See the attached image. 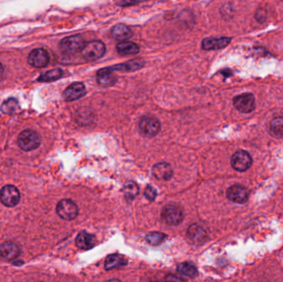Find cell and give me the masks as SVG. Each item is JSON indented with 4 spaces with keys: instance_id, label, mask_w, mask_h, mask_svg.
<instances>
[{
    "instance_id": "6da1fadb",
    "label": "cell",
    "mask_w": 283,
    "mask_h": 282,
    "mask_svg": "<svg viewBox=\"0 0 283 282\" xmlns=\"http://www.w3.org/2000/svg\"><path fill=\"white\" fill-rule=\"evenodd\" d=\"M106 53V47L105 43L98 40L91 41L85 43V47L81 51L83 57L90 61L99 60L100 58L104 56Z\"/></svg>"
},
{
    "instance_id": "8992f818",
    "label": "cell",
    "mask_w": 283,
    "mask_h": 282,
    "mask_svg": "<svg viewBox=\"0 0 283 282\" xmlns=\"http://www.w3.org/2000/svg\"><path fill=\"white\" fill-rule=\"evenodd\" d=\"M138 127L142 133L147 137H155L160 132L161 123L156 117L144 116L139 121Z\"/></svg>"
},
{
    "instance_id": "7c38bea8",
    "label": "cell",
    "mask_w": 283,
    "mask_h": 282,
    "mask_svg": "<svg viewBox=\"0 0 283 282\" xmlns=\"http://www.w3.org/2000/svg\"><path fill=\"white\" fill-rule=\"evenodd\" d=\"M86 94V89L83 83L75 82L69 85L63 93V97L66 101H74L82 98Z\"/></svg>"
},
{
    "instance_id": "44dd1931",
    "label": "cell",
    "mask_w": 283,
    "mask_h": 282,
    "mask_svg": "<svg viewBox=\"0 0 283 282\" xmlns=\"http://www.w3.org/2000/svg\"><path fill=\"white\" fill-rule=\"evenodd\" d=\"M116 49H117V52L122 56L135 55V54H138L140 51V48L136 43L129 42V41H124V42L118 43Z\"/></svg>"
},
{
    "instance_id": "83f0119b",
    "label": "cell",
    "mask_w": 283,
    "mask_h": 282,
    "mask_svg": "<svg viewBox=\"0 0 283 282\" xmlns=\"http://www.w3.org/2000/svg\"><path fill=\"white\" fill-rule=\"evenodd\" d=\"M166 236L163 232H153L148 233L146 236V240L149 244L153 245V246H158L163 243V241L166 239Z\"/></svg>"
},
{
    "instance_id": "4dcf8cb0",
    "label": "cell",
    "mask_w": 283,
    "mask_h": 282,
    "mask_svg": "<svg viewBox=\"0 0 283 282\" xmlns=\"http://www.w3.org/2000/svg\"><path fill=\"white\" fill-rule=\"evenodd\" d=\"M3 70H3V65L0 63V80L2 79V77H3Z\"/></svg>"
},
{
    "instance_id": "603a6c76",
    "label": "cell",
    "mask_w": 283,
    "mask_h": 282,
    "mask_svg": "<svg viewBox=\"0 0 283 282\" xmlns=\"http://www.w3.org/2000/svg\"><path fill=\"white\" fill-rule=\"evenodd\" d=\"M1 111L7 114H14L19 111V105L15 99H8L1 105Z\"/></svg>"
},
{
    "instance_id": "f546056e",
    "label": "cell",
    "mask_w": 283,
    "mask_h": 282,
    "mask_svg": "<svg viewBox=\"0 0 283 282\" xmlns=\"http://www.w3.org/2000/svg\"><path fill=\"white\" fill-rule=\"evenodd\" d=\"M164 282H185L180 277L175 276V275H168L166 277Z\"/></svg>"
},
{
    "instance_id": "3957f363",
    "label": "cell",
    "mask_w": 283,
    "mask_h": 282,
    "mask_svg": "<svg viewBox=\"0 0 283 282\" xmlns=\"http://www.w3.org/2000/svg\"><path fill=\"white\" fill-rule=\"evenodd\" d=\"M162 219L167 225L175 226L180 225L184 219V214L178 205H168L162 211Z\"/></svg>"
},
{
    "instance_id": "f1b7e54d",
    "label": "cell",
    "mask_w": 283,
    "mask_h": 282,
    "mask_svg": "<svg viewBox=\"0 0 283 282\" xmlns=\"http://www.w3.org/2000/svg\"><path fill=\"white\" fill-rule=\"evenodd\" d=\"M144 195H145V197L147 198L148 200L153 201V200H155L156 196H157V192H156V190H154L152 186L148 185V186L146 187L145 191H144Z\"/></svg>"
},
{
    "instance_id": "e0dca14e",
    "label": "cell",
    "mask_w": 283,
    "mask_h": 282,
    "mask_svg": "<svg viewBox=\"0 0 283 282\" xmlns=\"http://www.w3.org/2000/svg\"><path fill=\"white\" fill-rule=\"evenodd\" d=\"M133 35V32L130 28H128V26L121 23L116 24L111 29V36L116 40H122V42H124L132 38Z\"/></svg>"
},
{
    "instance_id": "7402d4cb",
    "label": "cell",
    "mask_w": 283,
    "mask_h": 282,
    "mask_svg": "<svg viewBox=\"0 0 283 282\" xmlns=\"http://www.w3.org/2000/svg\"><path fill=\"white\" fill-rule=\"evenodd\" d=\"M126 264V261L119 255H111L106 260L105 267L106 270L115 269L123 267Z\"/></svg>"
},
{
    "instance_id": "9a60e30c",
    "label": "cell",
    "mask_w": 283,
    "mask_h": 282,
    "mask_svg": "<svg viewBox=\"0 0 283 282\" xmlns=\"http://www.w3.org/2000/svg\"><path fill=\"white\" fill-rule=\"evenodd\" d=\"M114 71L111 70V67L104 68L99 70L97 73V81L101 86L111 87L115 85L117 77L114 75Z\"/></svg>"
},
{
    "instance_id": "277c9868",
    "label": "cell",
    "mask_w": 283,
    "mask_h": 282,
    "mask_svg": "<svg viewBox=\"0 0 283 282\" xmlns=\"http://www.w3.org/2000/svg\"><path fill=\"white\" fill-rule=\"evenodd\" d=\"M85 42L81 35H73L64 38L60 42V49L66 54H75L81 53L85 47Z\"/></svg>"
},
{
    "instance_id": "4316f807",
    "label": "cell",
    "mask_w": 283,
    "mask_h": 282,
    "mask_svg": "<svg viewBox=\"0 0 283 282\" xmlns=\"http://www.w3.org/2000/svg\"><path fill=\"white\" fill-rule=\"evenodd\" d=\"M123 191L128 200H133L138 195L139 188L135 182L129 181V182L126 183L123 186Z\"/></svg>"
},
{
    "instance_id": "5b68a950",
    "label": "cell",
    "mask_w": 283,
    "mask_h": 282,
    "mask_svg": "<svg viewBox=\"0 0 283 282\" xmlns=\"http://www.w3.org/2000/svg\"><path fill=\"white\" fill-rule=\"evenodd\" d=\"M0 200L7 207H14L20 201V192L13 185H5L0 190Z\"/></svg>"
},
{
    "instance_id": "d4e9b609",
    "label": "cell",
    "mask_w": 283,
    "mask_h": 282,
    "mask_svg": "<svg viewBox=\"0 0 283 282\" xmlns=\"http://www.w3.org/2000/svg\"><path fill=\"white\" fill-rule=\"evenodd\" d=\"M178 272L180 274L186 276L188 277H195L197 275V269L192 263L190 262H183L177 267Z\"/></svg>"
},
{
    "instance_id": "d6a6232c",
    "label": "cell",
    "mask_w": 283,
    "mask_h": 282,
    "mask_svg": "<svg viewBox=\"0 0 283 282\" xmlns=\"http://www.w3.org/2000/svg\"></svg>"
},
{
    "instance_id": "8fae6325",
    "label": "cell",
    "mask_w": 283,
    "mask_h": 282,
    "mask_svg": "<svg viewBox=\"0 0 283 282\" xmlns=\"http://www.w3.org/2000/svg\"><path fill=\"white\" fill-rule=\"evenodd\" d=\"M227 198L236 204H244L248 199V190L243 185H232L227 190Z\"/></svg>"
},
{
    "instance_id": "5bb4252c",
    "label": "cell",
    "mask_w": 283,
    "mask_h": 282,
    "mask_svg": "<svg viewBox=\"0 0 283 282\" xmlns=\"http://www.w3.org/2000/svg\"><path fill=\"white\" fill-rule=\"evenodd\" d=\"M230 42L229 38H206L202 42V48L206 51L219 50L226 48Z\"/></svg>"
},
{
    "instance_id": "d6986e66",
    "label": "cell",
    "mask_w": 283,
    "mask_h": 282,
    "mask_svg": "<svg viewBox=\"0 0 283 282\" xmlns=\"http://www.w3.org/2000/svg\"><path fill=\"white\" fill-rule=\"evenodd\" d=\"M187 236L190 239L195 242H203L207 237V233L204 227L197 224L191 225L187 230Z\"/></svg>"
},
{
    "instance_id": "4fadbf2b",
    "label": "cell",
    "mask_w": 283,
    "mask_h": 282,
    "mask_svg": "<svg viewBox=\"0 0 283 282\" xmlns=\"http://www.w3.org/2000/svg\"><path fill=\"white\" fill-rule=\"evenodd\" d=\"M20 253L18 245L13 242H5L0 245V256L3 259L11 261L15 259Z\"/></svg>"
},
{
    "instance_id": "30bf717a",
    "label": "cell",
    "mask_w": 283,
    "mask_h": 282,
    "mask_svg": "<svg viewBox=\"0 0 283 282\" xmlns=\"http://www.w3.org/2000/svg\"><path fill=\"white\" fill-rule=\"evenodd\" d=\"M50 60V56L48 52L43 48H38L33 50L29 54L28 58V61L29 65L33 67L43 68L48 65Z\"/></svg>"
},
{
    "instance_id": "52a82bcc",
    "label": "cell",
    "mask_w": 283,
    "mask_h": 282,
    "mask_svg": "<svg viewBox=\"0 0 283 282\" xmlns=\"http://www.w3.org/2000/svg\"><path fill=\"white\" fill-rule=\"evenodd\" d=\"M78 212L77 205L72 200H60L57 206V213L63 220H73L77 217Z\"/></svg>"
},
{
    "instance_id": "9c48e42d",
    "label": "cell",
    "mask_w": 283,
    "mask_h": 282,
    "mask_svg": "<svg viewBox=\"0 0 283 282\" xmlns=\"http://www.w3.org/2000/svg\"><path fill=\"white\" fill-rule=\"evenodd\" d=\"M253 160L251 156L245 151H238L231 158V166L238 171H245L251 168Z\"/></svg>"
},
{
    "instance_id": "ac0fdd59",
    "label": "cell",
    "mask_w": 283,
    "mask_h": 282,
    "mask_svg": "<svg viewBox=\"0 0 283 282\" xmlns=\"http://www.w3.org/2000/svg\"><path fill=\"white\" fill-rule=\"evenodd\" d=\"M75 244L81 249H90L96 245V237L86 232H81L75 239Z\"/></svg>"
},
{
    "instance_id": "cb8c5ba5",
    "label": "cell",
    "mask_w": 283,
    "mask_h": 282,
    "mask_svg": "<svg viewBox=\"0 0 283 282\" xmlns=\"http://www.w3.org/2000/svg\"><path fill=\"white\" fill-rule=\"evenodd\" d=\"M63 75L62 70L57 68L53 70H48V72L44 73L38 78V81L41 82H50L60 79Z\"/></svg>"
},
{
    "instance_id": "484cf974",
    "label": "cell",
    "mask_w": 283,
    "mask_h": 282,
    "mask_svg": "<svg viewBox=\"0 0 283 282\" xmlns=\"http://www.w3.org/2000/svg\"><path fill=\"white\" fill-rule=\"evenodd\" d=\"M270 131L277 137H283V117H275L271 121Z\"/></svg>"
},
{
    "instance_id": "7a4b0ae2",
    "label": "cell",
    "mask_w": 283,
    "mask_h": 282,
    "mask_svg": "<svg viewBox=\"0 0 283 282\" xmlns=\"http://www.w3.org/2000/svg\"><path fill=\"white\" fill-rule=\"evenodd\" d=\"M18 144L22 150L26 152L35 150L40 146V137L33 130H24L18 136Z\"/></svg>"
},
{
    "instance_id": "ba28073f",
    "label": "cell",
    "mask_w": 283,
    "mask_h": 282,
    "mask_svg": "<svg viewBox=\"0 0 283 282\" xmlns=\"http://www.w3.org/2000/svg\"><path fill=\"white\" fill-rule=\"evenodd\" d=\"M233 105L239 112L248 113L255 109V98L250 93L242 94L233 99Z\"/></svg>"
},
{
    "instance_id": "2e32d148",
    "label": "cell",
    "mask_w": 283,
    "mask_h": 282,
    "mask_svg": "<svg viewBox=\"0 0 283 282\" xmlns=\"http://www.w3.org/2000/svg\"><path fill=\"white\" fill-rule=\"evenodd\" d=\"M153 174L158 180H168L172 177L173 170L168 163H160L153 167Z\"/></svg>"
},
{
    "instance_id": "1f68e13d",
    "label": "cell",
    "mask_w": 283,
    "mask_h": 282,
    "mask_svg": "<svg viewBox=\"0 0 283 282\" xmlns=\"http://www.w3.org/2000/svg\"><path fill=\"white\" fill-rule=\"evenodd\" d=\"M106 282H121L120 281L116 279L110 280V281H107Z\"/></svg>"
},
{
    "instance_id": "ffe728a7",
    "label": "cell",
    "mask_w": 283,
    "mask_h": 282,
    "mask_svg": "<svg viewBox=\"0 0 283 282\" xmlns=\"http://www.w3.org/2000/svg\"><path fill=\"white\" fill-rule=\"evenodd\" d=\"M144 65V60L143 59H133L127 62L119 64V65L111 66V70L113 71L121 70V71H134L139 70Z\"/></svg>"
}]
</instances>
